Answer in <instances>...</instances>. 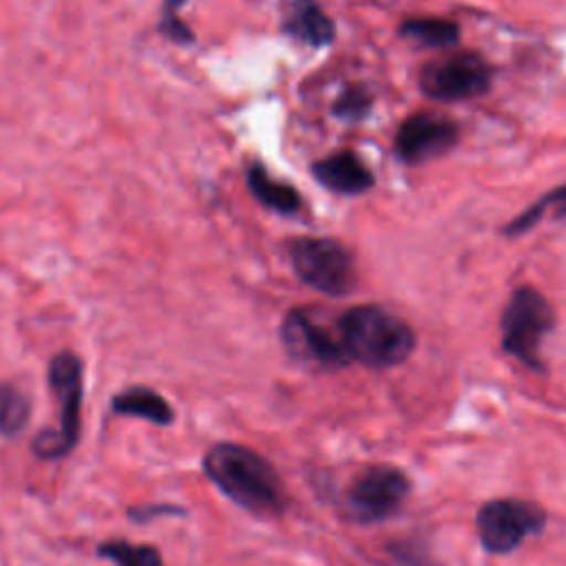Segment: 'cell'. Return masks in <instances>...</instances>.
Wrapping results in <instances>:
<instances>
[{"mask_svg":"<svg viewBox=\"0 0 566 566\" xmlns=\"http://www.w3.org/2000/svg\"><path fill=\"white\" fill-rule=\"evenodd\" d=\"M97 555L115 566H164L161 553L150 544H130L126 539H108L97 546Z\"/></svg>","mask_w":566,"mask_h":566,"instance_id":"obj_15","label":"cell"},{"mask_svg":"<svg viewBox=\"0 0 566 566\" xmlns=\"http://www.w3.org/2000/svg\"><path fill=\"white\" fill-rule=\"evenodd\" d=\"M343 349L352 360L371 369H387L405 363L413 352V332L398 316L376 305H358L338 321Z\"/></svg>","mask_w":566,"mask_h":566,"instance_id":"obj_2","label":"cell"},{"mask_svg":"<svg viewBox=\"0 0 566 566\" xmlns=\"http://www.w3.org/2000/svg\"><path fill=\"white\" fill-rule=\"evenodd\" d=\"M369 106H371L369 93L360 86H349L334 104V113L345 119H360V117H365Z\"/></svg>","mask_w":566,"mask_h":566,"instance_id":"obj_19","label":"cell"},{"mask_svg":"<svg viewBox=\"0 0 566 566\" xmlns=\"http://www.w3.org/2000/svg\"><path fill=\"white\" fill-rule=\"evenodd\" d=\"M555 314L542 292L520 287L502 314V349L531 369H542L539 347L553 329Z\"/></svg>","mask_w":566,"mask_h":566,"instance_id":"obj_4","label":"cell"},{"mask_svg":"<svg viewBox=\"0 0 566 566\" xmlns=\"http://www.w3.org/2000/svg\"><path fill=\"white\" fill-rule=\"evenodd\" d=\"M551 203H559L562 208H566V186H562V188L553 190V192H551V195H546L542 201H537V206H533L528 212H524L522 217H517V219L506 228V232H509V234H517V232L528 230L535 221H539L542 212H544Z\"/></svg>","mask_w":566,"mask_h":566,"instance_id":"obj_20","label":"cell"},{"mask_svg":"<svg viewBox=\"0 0 566 566\" xmlns=\"http://www.w3.org/2000/svg\"><path fill=\"white\" fill-rule=\"evenodd\" d=\"M49 387L60 405L55 429L40 431L33 438V453L42 460H60L77 444L82 429V360L73 352H60L49 363Z\"/></svg>","mask_w":566,"mask_h":566,"instance_id":"obj_3","label":"cell"},{"mask_svg":"<svg viewBox=\"0 0 566 566\" xmlns=\"http://www.w3.org/2000/svg\"><path fill=\"white\" fill-rule=\"evenodd\" d=\"M458 142V126L440 115L418 113L402 122L396 153L407 164H422L449 153Z\"/></svg>","mask_w":566,"mask_h":566,"instance_id":"obj_10","label":"cell"},{"mask_svg":"<svg viewBox=\"0 0 566 566\" xmlns=\"http://www.w3.org/2000/svg\"><path fill=\"white\" fill-rule=\"evenodd\" d=\"M411 484L405 471L391 464L365 467L343 493V511L358 524L391 517L405 502Z\"/></svg>","mask_w":566,"mask_h":566,"instance_id":"obj_5","label":"cell"},{"mask_svg":"<svg viewBox=\"0 0 566 566\" xmlns=\"http://www.w3.org/2000/svg\"><path fill=\"white\" fill-rule=\"evenodd\" d=\"M248 184H250V190L254 192V197H256L263 206H268V208H272V210H276V212L290 214V212H296L298 206H301V197H298V192H296L292 186L281 184V181H274V179H272L263 168H259V166H254V168L250 170Z\"/></svg>","mask_w":566,"mask_h":566,"instance_id":"obj_14","label":"cell"},{"mask_svg":"<svg viewBox=\"0 0 566 566\" xmlns=\"http://www.w3.org/2000/svg\"><path fill=\"white\" fill-rule=\"evenodd\" d=\"M113 413L117 416H135V418H144L153 424H170L175 420V411L170 407V402L153 391L150 387H128L124 391H119L113 402H111Z\"/></svg>","mask_w":566,"mask_h":566,"instance_id":"obj_13","label":"cell"},{"mask_svg":"<svg viewBox=\"0 0 566 566\" xmlns=\"http://www.w3.org/2000/svg\"><path fill=\"white\" fill-rule=\"evenodd\" d=\"M290 256L296 274L323 294L345 296L356 287L354 259L334 239L298 237L290 243Z\"/></svg>","mask_w":566,"mask_h":566,"instance_id":"obj_6","label":"cell"},{"mask_svg":"<svg viewBox=\"0 0 566 566\" xmlns=\"http://www.w3.org/2000/svg\"><path fill=\"white\" fill-rule=\"evenodd\" d=\"M203 471L221 493L254 515H281L287 504L276 469L243 444H212L203 455Z\"/></svg>","mask_w":566,"mask_h":566,"instance_id":"obj_1","label":"cell"},{"mask_svg":"<svg viewBox=\"0 0 566 566\" xmlns=\"http://www.w3.org/2000/svg\"><path fill=\"white\" fill-rule=\"evenodd\" d=\"M186 2H188V0H166V2H164V18H161L159 29H161L164 35H168V38L175 40V42H190V40H192L190 29L177 18L179 7L186 4Z\"/></svg>","mask_w":566,"mask_h":566,"instance_id":"obj_21","label":"cell"},{"mask_svg":"<svg viewBox=\"0 0 566 566\" xmlns=\"http://www.w3.org/2000/svg\"><path fill=\"white\" fill-rule=\"evenodd\" d=\"M314 177L329 190L340 195H358L371 188L374 177L367 166L349 150L329 155L312 166Z\"/></svg>","mask_w":566,"mask_h":566,"instance_id":"obj_11","label":"cell"},{"mask_svg":"<svg viewBox=\"0 0 566 566\" xmlns=\"http://www.w3.org/2000/svg\"><path fill=\"white\" fill-rule=\"evenodd\" d=\"M285 29L296 40L312 46L329 44L334 38V22L323 13L316 0H292L285 15Z\"/></svg>","mask_w":566,"mask_h":566,"instance_id":"obj_12","label":"cell"},{"mask_svg":"<svg viewBox=\"0 0 566 566\" xmlns=\"http://www.w3.org/2000/svg\"><path fill=\"white\" fill-rule=\"evenodd\" d=\"M405 38H411L420 46H447L458 40V27L449 20L438 18H416L407 20L400 27Z\"/></svg>","mask_w":566,"mask_h":566,"instance_id":"obj_16","label":"cell"},{"mask_svg":"<svg viewBox=\"0 0 566 566\" xmlns=\"http://www.w3.org/2000/svg\"><path fill=\"white\" fill-rule=\"evenodd\" d=\"M387 553L398 566H436L427 546L418 539H398L387 546Z\"/></svg>","mask_w":566,"mask_h":566,"instance_id":"obj_18","label":"cell"},{"mask_svg":"<svg viewBox=\"0 0 566 566\" xmlns=\"http://www.w3.org/2000/svg\"><path fill=\"white\" fill-rule=\"evenodd\" d=\"M29 416V396L9 382H0V436H15L22 431Z\"/></svg>","mask_w":566,"mask_h":566,"instance_id":"obj_17","label":"cell"},{"mask_svg":"<svg viewBox=\"0 0 566 566\" xmlns=\"http://www.w3.org/2000/svg\"><path fill=\"white\" fill-rule=\"evenodd\" d=\"M546 524V511L531 500L500 497L480 506L475 526L484 551L504 555L515 551L528 535H535Z\"/></svg>","mask_w":566,"mask_h":566,"instance_id":"obj_7","label":"cell"},{"mask_svg":"<svg viewBox=\"0 0 566 566\" xmlns=\"http://www.w3.org/2000/svg\"><path fill=\"white\" fill-rule=\"evenodd\" d=\"M281 338L285 349L303 363L329 367V369L349 365V358L343 349L338 332L336 334L327 332L303 310H294L285 316L281 327Z\"/></svg>","mask_w":566,"mask_h":566,"instance_id":"obj_9","label":"cell"},{"mask_svg":"<svg viewBox=\"0 0 566 566\" xmlns=\"http://www.w3.org/2000/svg\"><path fill=\"white\" fill-rule=\"evenodd\" d=\"M491 73L482 57L475 53H455L436 60L420 71V88L442 102L473 99L489 91Z\"/></svg>","mask_w":566,"mask_h":566,"instance_id":"obj_8","label":"cell"}]
</instances>
